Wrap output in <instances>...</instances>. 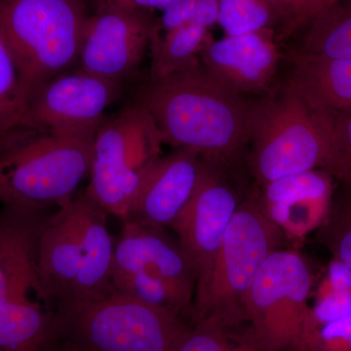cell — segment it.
<instances>
[{
	"mask_svg": "<svg viewBox=\"0 0 351 351\" xmlns=\"http://www.w3.org/2000/svg\"><path fill=\"white\" fill-rule=\"evenodd\" d=\"M138 101L151 113L163 145L193 149L228 166L249 147L251 101L223 86L201 63L149 80Z\"/></svg>",
	"mask_w": 351,
	"mask_h": 351,
	"instance_id": "6da1fadb",
	"label": "cell"
},
{
	"mask_svg": "<svg viewBox=\"0 0 351 351\" xmlns=\"http://www.w3.org/2000/svg\"><path fill=\"white\" fill-rule=\"evenodd\" d=\"M97 133L62 134L21 121L0 135V204L58 209L91 168Z\"/></svg>",
	"mask_w": 351,
	"mask_h": 351,
	"instance_id": "7a4b0ae2",
	"label": "cell"
},
{
	"mask_svg": "<svg viewBox=\"0 0 351 351\" xmlns=\"http://www.w3.org/2000/svg\"><path fill=\"white\" fill-rule=\"evenodd\" d=\"M84 0H0V34L27 101L80 59Z\"/></svg>",
	"mask_w": 351,
	"mask_h": 351,
	"instance_id": "3957f363",
	"label": "cell"
},
{
	"mask_svg": "<svg viewBox=\"0 0 351 351\" xmlns=\"http://www.w3.org/2000/svg\"><path fill=\"white\" fill-rule=\"evenodd\" d=\"M285 239L263 211L258 191L245 195L211 269L197 283L193 324L217 320L235 329L246 322L245 301L258 270Z\"/></svg>",
	"mask_w": 351,
	"mask_h": 351,
	"instance_id": "277c9868",
	"label": "cell"
},
{
	"mask_svg": "<svg viewBox=\"0 0 351 351\" xmlns=\"http://www.w3.org/2000/svg\"><path fill=\"white\" fill-rule=\"evenodd\" d=\"M59 339L82 351H177L193 325L113 292L55 307Z\"/></svg>",
	"mask_w": 351,
	"mask_h": 351,
	"instance_id": "5b68a950",
	"label": "cell"
},
{
	"mask_svg": "<svg viewBox=\"0 0 351 351\" xmlns=\"http://www.w3.org/2000/svg\"><path fill=\"white\" fill-rule=\"evenodd\" d=\"M249 124V165L261 186L322 168L329 149L328 123L290 82L251 101Z\"/></svg>",
	"mask_w": 351,
	"mask_h": 351,
	"instance_id": "8992f818",
	"label": "cell"
},
{
	"mask_svg": "<svg viewBox=\"0 0 351 351\" xmlns=\"http://www.w3.org/2000/svg\"><path fill=\"white\" fill-rule=\"evenodd\" d=\"M162 145L156 122L141 101L106 119L95 136L87 193L108 214L124 221Z\"/></svg>",
	"mask_w": 351,
	"mask_h": 351,
	"instance_id": "52a82bcc",
	"label": "cell"
},
{
	"mask_svg": "<svg viewBox=\"0 0 351 351\" xmlns=\"http://www.w3.org/2000/svg\"><path fill=\"white\" fill-rule=\"evenodd\" d=\"M313 276L297 252L274 251L245 301L251 336L265 351H300L311 307Z\"/></svg>",
	"mask_w": 351,
	"mask_h": 351,
	"instance_id": "ba28073f",
	"label": "cell"
},
{
	"mask_svg": "<svg viewBox=\"0 0 351 351\" xmlns=\"http://www.w3.org/2000/svg\"><path fill=\"white\" fill-rule=\"evenodd\" d=\"M230 166L201 157L193 195L171 228L196 277V285L211 269L233 216L244 195L228 174Z\"/></svg>",
	"mask_w": 351,
	"mask_h": 351,
	"instance_id": "9c48e42d",
	"label": "cell"
},
{
	"mask_svg": "<svg viewBox=\"0 0 351 351\" xmlns=\"http://www.w3.org/2000/svg\"><path fill=\"white\" fill-rule=\"evenodd\" d=\"M157 25L149 11L97 4L83 32L80 69L120 84L142 63Z\"/></svg>",
	"mask_w": 351,
	"mask_h": 351,
	"instance_id": "30bf717a",
	"label": "cell"
},
{
	"mask_svg": "<svg viewBox=\"0 0 351 351\" xmlns=\"http://www.w3.org/2000/svg\"><path fill=\"white\" fill-rule=\"evenodd\" d=\"M119 85L82 69L62 73L32 97L22 121L62 134L97 133Z\"/></svg>",
	"mask_w": 351,
	"mask_h": 351,
	"instance_id": "8fae6325",
	"label": "cell"
},
{
	"mask_svg": "<svg viewBox=\"0 0 351 351\" xmlns=\"http://www.w3.org/2000/svg\"><path fill=\"white\" fill-rule=\"evenodd\" d=\"M274 29L210 40L200 63L217 82L246 99L267 91L276 78L279 53Z\"/></svg>",
	"mask_w": 351,
	"mask_h": 351,
	"instance_id": "7c38bea8",
	"label": "cell"
},
{
	"mask_svg": "<svg viewBox=\"0 0 351 351\" xmlns=\"http://www.w3.org/2000/svg\"><path fill=\"white\" fill-rule=\"evenodd\" d=\"M201 156L191 149H176L149 164L123 223L164 228L170 226L195 191Z\"/></svg>",
	"mask_w": 351,
	"mask_h": 351,
	"instance_id": "4fadbf2b",
	"label": "cell"
},
{
	"mask_svg": "<svg viewBox=\"0 0 351 351\" xmlns=\"http://www.w3.org/2000/svg\"><path fill=\"white\" fill-rule=\"evenodd\" d=\"M82 195L55 210L44 226L39 242V293L52 309L73 294L82 260Z\"/></svg>",
	"mask_w": 351,
	"mask_h": 351,
	"instance_id": "5bb4252c",
	"label": "cell"
},
{
	"mask_svg": "<svg viewBox=\"0 0 351 351\" xmlns=\"http://www.w3.org/2000/svg\"><path fill=\"white\" fill-rule=\"evenodd\" d=\"M334 182L324 170L307 171L262 184L258 198L285 239H300L317 230L326 217Z\"/></svg>",
	"mask_w": 351,
	"mask_h": 351,
	"instance_id": "9a60e30c",
	"label": "cell"
},
{
	"mask_svg": "<svg viewBox=\"0 0 351 351\" xmlns=\"http://www.w3.org/2000/svg\"><path fill=\"white\" fill-rule=\"evenodd\" d=\"M52 210L0 209V300L31 298L41 301L39 242Z\"/></svg>",
	"mask_w": 351,
	"mask_h": 351,
	"instance_id": "2e32d148",
	"label": "cell"
},
{
	"mask_svg": "<svg viewBox=\"0 0 351 351\" xmlns=\"http://www.w3.org/2000/svg\"><path fill=\"white\" fill-rule=\"evenodd\" d=\"M123 223L115 244L113 274H144L170 284L195 301V274L179 243L164 228Z\"/></svg>",
	"mask_w": 351,
	"mask_h": 351,
	"instance_id": "e0dca14e",
	"label": "cell"
},
{
	"mask_svg": "<svg viewBox=\"0 0 351 351\" xmlns=\"http://www.w3.org/2000/svg\"><path fill=\"white\" fill-rule=\"evenodd\" d=\"M289 82L328 123L351 114V60L291 54Z\"/></svg>",
	"mask_w": 351,
	"mask_h": 351,
	"instance_id": "ac0fdd59",
	"label": "cell"
},
{
	"mask_svg": "<svg viewBox=\"0 0 351 351\" xmlns=\"http://www.w3.org/2000/svg\"><path fill=\"white\" fill-rule=\"evenodd\" d=\"M82 263L71 299L61 304L94 301L114 292L115 245L108 230V213L86 191L82 195Z\"/></svg>",
	"mask_w": 351,
	"mask_h": 351,
	"instance_id": "d6986e66",
	"label": "cell"
},
{
	"mask_svg": "<svg viewBox=\"0 0 351 351\" xmlns=\"http://www.w3.org/2000/svg\"><path fill=\"white\" fill-rule=\"evenodd\" d=\"M58 341L54 309L31 298L0 300V351H53Z\"/></svg>",
	"mask_w": 351,
	"mask_h": 351,
	"instance_id": "ffe728a7",
	"label": "cell"
},
{
	"mask_svg": "<svg viewBox=\"0 0 351 351\" xmlns=\"http://www.w3.org/2000/svg\"><path fill=\"white\" fill-rule=\"evenodd\" d=\"M210 40V29L195 22L165 32L164 36L159 34L157 25L149 43V80H161L198 66L201 52Z\"/></svg>",
	"mask_w": 351,
	"mask_h": 351,
	"instance_id": "44dd1931",
	"label": "cell"
},
{
	"mask_svg": "<svg viewBox=\"0 0 351 351\" xmlns=\"http://www.w3.org/2000/svg\"><path fill=\"white\" fill-rule=\"evenodd\" d=\"M306 32L293 54L351 60V0H339L304 25Z\"/></svg>",
	"mask_w": 351,
	"mask_h": 351,
	"instance_id": "7402d4cb",
	"label": "cell"
},
{
	"mask_svg": "<svg viewBox=\"0 0 351 351\" xmlns=\"http://www.w3.org/2000/svg\"><path fill=\"white\" fill-rule=\"evenodd\" d=\"M115 292L147 306L170 311L191 321L193 325L195 301L170 284L144 274H113Z\"/></svg>",
	"mask_w": 351,
	"mask_h": 351,
	"instance_id": "603a6c76",
	"label": "cell"
},
{
	"mask_svg": "<svg viewBox=\"0 0 351 351\" xmlns=\"http://www.w3.org/2000/svg\"><path fill=\"white\" fill-rule=\"evenodd\" d=\"M316 240L351 270V188H335L329 210L319 228Z\"/></svg>",
	"mask_w": 351,
	"mask_h": 351,
	"instance_id": "cb8c5ba5",
	"label": "cell"
},
{
	"mask_svg": "<svg viewBox=\"0 0 351 351\" xmlns=\"http://www.w3.org/2000/svg\"><path fill=\"white\" fill-rule=\"evenodd\" d=\"M277 24L278 18L267 0H221L217 25L225 36L274 29Z\"/></svg>",
	"mask_w": 351,
	"mask_h": 351,
	"instance_id": "d4e9b609",
	"label": "cell"
},
{
	"mask_svg": "<svg viewBox=\"0 0 351 351\" xmlns=\"http://www.w3.org/2000/svg\"><path fill=\"white\" fill-rule=\"evenodd\" d=\"M27 107L19 71L0 34V135L22 121Z\"/></svg>",
	"mask_w": 351,
	"mask_h": 351,
	"instance_id": "484cf974",
	"label": "cell"
},
{
	"mask_svg": "<svg viewBox=\"0 0 351 351\" xmlns=\"http://www.w3.org/2000/svg\"><path fill=\"white\" fill-rule=\"evenodd\" d=\"M232 328L207 318L195 323L177 351H265L253 337L239 338Z\"/></svg>",
	"mask_w": 351,
	"mask_h": 351,
	"instance_id": "4316f807",
	"label": "cell"
},
{
	"mask_svg": "<svg viewBox=\"0 0 351 351\" xmlns=\"http://www.w3.org/2000/svg\"><path fill=\"white\" fill-rule=\"evenodd\" d=\"M329 149L321 170L335 181L351 188V114L328 123Z\"/></svg>",
	"mask_w": 351,
	"mask_h": 351,
	"instance_id": "83f0119b",
	"label": "cell"
},
{
	"mask_svg": "<svg viewBox=\"0 0 351 351\" xmlns=\"http://www.w3.org/2000/svg\"><path fill=\"white\" fill-rule=\"evenodd\" d=\"M351 315V290L346 292L330 293L317 298L315 304L311 307L308 319L302 346L316 330L328 323L341 319ZM300 348V351H301Z\"/></svg>",
	"mask_w": 351,
	"mask_h": 351,
	"instance_id": "f1b7e54d",
	"label": "cell"
},
{
	"mask_svg": "<svg viewBox=\"0 0 351 351\" xmlns=\"http://www.w3.org/2000/svg\"><path fill=\"white\" fill-rule=\"evenodd\" d=\"M301 351H351V315L316 330Z\"/></svg>",
	"mask_w": 351,
	"mask_h": 351,
	"instance_id": "f546056e",
	"label": "cell"
},
{
	"mask_svg": "<svg viewBox=\"0 0 351 351\" xmlns=\"http://www.w3.org/2000/svg\"><path fill=\"white\" fill-rule=\"evenodd\" d=\"M195 0H173L162 10L159 29L172 32L193 22L195 17Z\"/></svg>",
	"mask_w": 351,
	"mask_h": 351,
	"instance_id": "4dcf8cb0",
	"label": "cell"
},
{
	"mask_svg": "<svg viewBox=\"0 0 351 351\" xmlns=\"http://www.w3.org/2000/svg\"><path fill=\"white\" fill-rule=\"evenodd\" d=\"M351 290V270L341 261L334 258L328 267L327 276L318 291V297L330 293Z\"/></svg>",
	"mask_w": 351,
	"mask_h": 351,
	"instance_id": "1f68e13d",
	"label": "cell"
},
{
	"mask_svg": "<svg viewBox=\"0 0 351 351\" xmlns=\"http://www.w3.org/2000/svg\"><path fill=\"white\" fill-rule=\"evenodd\" d=\"M221 0H195L193 22L210 29L218 23Z\"/></svg>",
	"mask_w": 351,
	"mask_h": 351,
	"instance_id": "d6a6232c",
	"label": "cell"
},
{
	"mask_svg": "<svg viewBox=\"0 0 351 351\" xmlns=\"http://www.w3.org/2000/svg\"><path fill=\"white\" fill-rule=\"evenodd\" d=\"M173 0H129V7L151 11L154 9L164 10Z\"/></svg>",
	"mask_w": 351,
	"mask_h": 351,
	"instance_id": "836d02e7",
	"label": "cell"
},
{
	"mask_svg": "<svg viewBox=\"0 0 351 351\" xmlns=\"http://www.w3.org/2000/svg\"><path fill=\"white\" fill-rule=\"evenodd\" d=\"M319 1L320 0H304V2H306V16H304V25H302V27H304V25H306V23L311 19L314 11H315L316 7H317L318 3H319Z\"/></svg>",
	"mask_w": 351,
	"mask_h": 351,
	"instance_id": "e575fe53",
	"label": "cell"
},
{
	"mask_svg": "<svg viewBox=\"0 0 351 351\" xmlns=\"http://www.w3.org/2000/svg\"><path fill=\"white\" fill-rule=\"evenodd\" d=\"M53 351H82L80 348H76L75 346L71 345V343H68L66 341H62L59 339L58 341L56 346H55Z\"/></svg>",
	"mask_w": 351,
	"mask_h": 351,
	"instance_id": "d590c367",
	"label": "cell"
},
{
	"mask_svg": "<svg viewBox=\"0 0 351 351\" xmlns=\"http://www.w3.org/2000/svg\"><path fill=\"white\" fill-rule=\"evenodd\" d=\"M339 1V0H320L319 3H318L317 7H316L315 11H314L313 17L316 15V14L319 13L321 10L326 8V7L331 5V4L335 3V2Z\"/></svg>",
	"mask_w": 351,
	"mask_h": 351,
	"instance_id": "8d00e7d4",
	"label": "cell"
},
{
	"mask_svg": "<svg viewBox=\"0 0 351 351\" xmlns=\"http://www.w3.org/2000/svg\"><path fill=\"white\" fill-rule=\"evenodd\" d=\"M97 4L99 3H113L119 5L129 6V0H95Z\"/></svg>",
	"mask_w": 351,
	"mask_h": 351,
	"instance_id": "74e56055",
	"label": "cell"
}]
</instances>
